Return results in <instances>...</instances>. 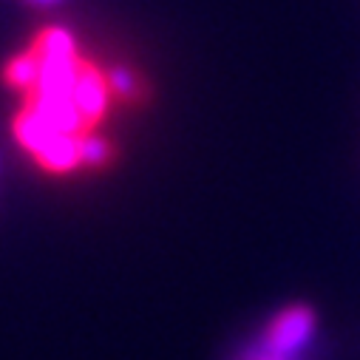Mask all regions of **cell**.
Segmentation results:
<instances>
[{"mask_svg": "<svg viewBox=\"0 0 360 360\" xmlns=\"http://www.w3.org/2000/svg\"><path fill=\"white\" fill-rule=\"evenodd\" d=\"M40 60V77L34 91L29 94V105L40 114L54 131L68 136H82L85 122L74 105V82L85 60H79V49L74 34L65 26H49L32 46Z\"/></svg>", "mask_w": 360, "mask_h": 360, "instance_id": "obj_1", "label": "cell"}, {"mask_svg": "<svg viewBox=\"0 0 360 360\" xmlns=\"http://www.w3.org/2000/svg\"><path fill=\"white\" fill-rule=\"evenodd\" d=\"M315 332H318V323L309 307H287L269 321L261 340L290 360H307L315 343Z\"/></svg>", "mask_w": 360, "mask_h": 360, "instance_id": "obj_2", "label": "cell"}, {"mask_svg": "<svg viewBox=\"0 0 360 360\" xmlns=\"http://www.w3.org/2000/svg\"><path fill=\"white\" fill-rule=\"evenodd\" d=\"M74 105H77L85 128L97 125L108 114L111 88L105 82V74L100 68H94L91 63H82V68H79V77L74 82Z\"/></svg>", "mask_w": 360, "mask_h": 360, "instance_id": "obj_3", "label": "cell"}, {"mask_svg": "<svg viewBox=\"0 0 360 360\" xmlns=\"http://www.w3.org/2000/svg\"><path fill=\"white\" fill-rule=\"evenodd\" d=\"M63 134L60 131H54L40 114H34L32 108H23L18 117H15V139H18V145L26 150V153H32L34 159L54 142V139H60Z\"/></svg>", "mask_w": 360, "mask_h": 360, "instance_id": "obj_4", "label": "cell"}, {"mask_svg": "<svg viewBox=\"0 0 360 360\" xmlns=\"http://www.w3.org/2000/svg\"><path fill=\"white\" fill-rule=\"evenodd\" d=\"M43 170H49V173H60V176H65V173H71V170H77L82 162H79V136H68V134H63L60 139H54L37 159H34Z\"/></svg>", "mask_w": 360, "mask_h": 360, "instance_id": "obj_5", "label": "cell"}, {"mask_svg": "<svg viewBox=\"0 0 360 360\" xmlns=\"http://www.w3.org/2000/svg\"><path fill=\"white\" fill-rule=\"evenodd\" d=\"M6 82L12 88H18V91L23 94H32L34 85H37V77H40V60H37V51L29 49V51H20L15 54L9 63H6Z\"/></svg>", "mask_w": 360, "mask_h": 360, "instance_id": "obj_6", "label": "cell"}, {"mask_svg": "<svg viewBox=\"0 0 360 360\" xmlns=\"http://www.w3.org/2000/svg\"><path fill=\"white\" fill-rule=\"evenodd\" d=\"M111 142L103 136V134H94V131H85L79 136V162L85 167H103L111 162Z\"/></svg>", "mask_w": 360, "mask_h": 360, "instance_id": "obj_7", "label": "cell"}, {"mask_svg": "<svg viewBox=\"0 0 360 360\" xmlns=\"http://www.w3.org/2000/svg\"><path fill=\"white\" fill-rule=\"evenodd\" d=\"M105 82H108V88H111V94H120V97H125V100L136 97V91H139V77H136V71L128 68V65H111V68L105 71Z\"/></svg>", "mask_w": 360, "mask_h": 360, "instance_id": "obj_8", "label": "cell"}, {"mask_svg": "<svg viewBox=\"0 0 360 360\" xmlns=\"http://www.w3.org/2000/svg\"><path fill=\"white\" fill-rule=\"evenodd\" d=\"M236 360H290V357H284V354L273 352V349H269L261 338H255L252 343H247V346L241 349V354H238Z\"/></svg>", "mask_w": 360, "mask_h": 360, "instance_id": "obj_9", "label": "cell"}, {"mask_svg": "<svg viewBox=\"0 0 360 360\" xmlns=\"http://www.w3.org/2000/svg\"><path fill=\"white\" fill-rule=\"evenodd\" d=\"M60 0H37V6H57Z\"/></svg>", "mask_w": 360, "mask_h": 360, "instance_id": "obj_10", "label": "cell"}, {"mask_svg": "<svg viewBox=\"0 0 360 360\" xmlns=\"http://www.w3.org/2000/svg\"><path fill=\"white\" fill-rule=\"evenodd\" d=\"M29 4H34V6H37V0H29Z\"/></svg>", "mask_w": 360, "mask_h": 360, "instance_id": "obj_11", "label": "cell"}]
</instances>
